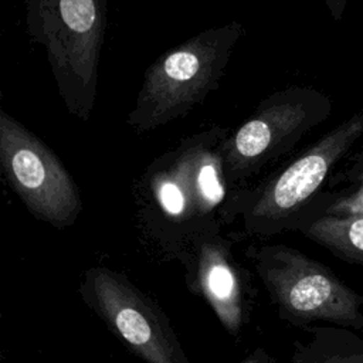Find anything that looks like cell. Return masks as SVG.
<instances>
[{
	"label": "cell",
	"instance_id": "6da1fadb",
	"mask_svg": "<svg viewBox=\"0 0 363 363\" xmlns=\"http://www.w3.org/2000/svg\"><path fill=\"white\" fill-rule=\"evenodd\" d=\"M230 130L210 126L156 157L136 183L142 233L172 258L194 235L237 221L244 189L224 173L223 145Z\"/></svg>",
	"mask_w": 363,
	"mask_h": 363
},
{
	"label": "cell",
	"instance_id": "7a4b0ae2",
	"mask_svg": "<svg viewBox=\"0 0 363 363\" xmlns=\"http://www.w3.org/2000/svg\"><path fill=\"white\" fill-rule=\"evenodd\" d=\"M240 21L204 30L159 55L145 71L126 123L150 132L186 116L216 91L231 52L244 35Z\"/></svg>",
	"mask_w": 363,
	"mask_h": 363
},
{
	"label": "cell",
	"instance_id": "3957f363",
	"mask_svg": "<svg viewBox=\"0 0 363 363\" xmlns=\"http://www.w3.org/2000/svg\"><path fill=\"white\" fill-rule=\"evenodd\" d=\"M26 30L40 44L67 111L86 122L94 111L106 31V0H24Z\"/></svg>",
	"mask_w": 363,
	"mask_h": 363
},
{
	"label": "cell",
	"instance_id": "277c9868",
	"mask_svg": "<svg viewBox=\"0 0 363 363\" xmlns=\"http://www.w3.org/2000/svg\"><path fill=\"white\" fill-rule=\"evenodd\" d=\"M363 138V109L322 135L258 187H245L237 220L248 237L294 231L332 172Z\"/></svg>",
	"mask_w": 363,
	"mask_h": 363
},
{
	"label": "cell",
	"instance_id": "5b68a950",
	"mask_svg": "<svg viewBox=\"0 0 363 363\" xmlns=\"http://www.w3.org/2000/svg\"><path fill=\"white\" fill-rule=\"evenodd\" d=\"M247 255L282 320L363 330V295L325 264L285 244L252 245Z\"/></svg>",
	"mask_w": 363,
	"mask_h": 363
},
{
	"label": "cell",
	"instance_id": "8992f818",
	"mask_svg": "<svg viewBox=\"0 0 363 363\" xmlns=\"http://www.w3.org/2000/svg\"><path fill=\"white\" fill-rule=\"evenodd\" d=\"M333 102L312 86L292 85L264 98L223 145L227 180L247 184L261 170L289 153L313 128L332 113Z\"/></svg>",
	"mask_w": 363,
	"mask_h": 363
},
{
	"label": "cell",
	"instance_id": "52a82bcc",
	"mask_svg": "<svg viewBox=\"0 0 363 363\" xmlns=\"http://www.w3.org/2000/svg\"><path fill=\"white\" fill-rule=\"evenodd\" d=\"M0 164L27 210L62 230L82 211L79 190L60 157L35 133L0 109Z\"/></svg>",
	"mask_w": 363,
	"mask_h": 363
},
{
	"label": "cell",
	"instance_id": "ba28073f",
	"mask_svg": "<svg viewBox=\"0 0 363 363\" xmlns=\"http://www.w3.org/2000/svg\"><path fill=\"white\" fill-rule=\"evenodd\" d=\"M84 303L145 363H187L176 332L156 302L128 277L108 267H91L78 289Z\"/></svg>",
	"mask_w": 363,
	"mask_h": 363
},
{
	"label": "cell",
	"instance_id": "9c48e42d",
	"mask_svg": "<svg viewBox=\"0 0 363 363\" xmlns=\"http://www.w3.org/2000/svg\"><path fill=\"white\" fill-rule=\"evenodd\" d=\"M174 258L184 267L189 291L207 302L228 335L238 337L250 318L254 292L233 254V241L221 231L200 233Z\"/></svg>",
	"mask_w": 363,
	"mask_h": 363
},
{
	"label": "cell",
	"instance_id": "30bf717a",
	"mask_svg": "<svg viewBox=\"0 0 363 363\" xmlns=\"http://www.w3.org/2000/svg\"><path fill=\"white\" fill-rule=\"evenodd\" d=\"M305 337L292 345L282 363H363V336L359 330L335 325L301 328Z\"/></svg>",
	"mask_w": 363,
	"mask_h": 363
},
{
	"label": "cell",
	"instance_id": "8fae6325",
	"mask_svg": "<svg viewBox=\"0 0 363 363\" xmlns=\"http://www.w3.org/2000/svg\"><path fill=\"white\" fill-rule=\"evenodd\" d=\"M323 214L363 217V147L349 153L337 164L323 191L312 203L299 223Z\"/></svg>",
	"mask_w": 363,
	"mask_h": 363
},
{
	"label": "cell",
	"instance_id": "7c38bea8",
	"mask_svg": "<svg viewBox=\"0 0 363 363\" xmlns=\"http://www.w3.org/2000/svg\"><path fill=\"white\" fill-rule=\"evenodd\" d=\"M295 231L336 258L363 268V217L323 214L303 220Z\"/></svg>",
	"mask_w": 363,
	"mask_h": 363
},
{
	"label": "cell",
	"instance_id": "4fadbf2b",
	"mask_svg": "<svg viewBox=\"0 0 363 363\" xmlns=\"http://www.w3.org/2000/svg\"><path fill=\"white\" fill-rule=\"evenodd\" d=\"M238 363H275V360L267 352V349H264L261 346H257L250 353H247L244 356V359L240 360Z\"/></svg>",
	"mask_w": 363,
	"mask_h": 363
},
{
	"label": "cell",
	"instance_id": "5bb4252c",
	"mask_svg": "<svg viewBox=\"0 0 363 363\" xmlns=\"http://www.w3.org/2000/svg\"><path fill=\"white\" fill-rule=\"evenodd\" d=\"M328 10H329V14L330 17L335 20V21H340L345 11H346V7H347V3L349 0H323Z\"/></svg>",
	"mask_w": 363,
	"mask_h": 363
}]
</instances>
